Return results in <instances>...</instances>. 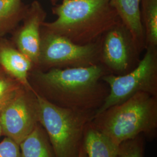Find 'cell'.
I'll list each match as a JSON object with an SVG mask.
<instances>
[{
	"instance_id": "obj_10",
	"label": "cell",
	"mask_w": 157,
	"mask_h": 157,
	"mask_svg": "<svg viewBox=\"0 0 157 157\" xmlns=\"http://www.w3.org/2000/svg\"><path fill=\"white\" fill-rule=\"evenodd\" d=\"M0 66L24 87L33 89L29 82L33 63L17 48L6 43H0Z\"/></svg>"
},
{
	"instance_id": "obj_19",
	"label": "cell",
	"mask_w": 157,
	"mask_h": 157,
	"mask_svg": "<svg viewBox=\"0 0 157 157\" xmlns=\"http://www.w3.org/2000/svg\"><path fill=\"white\" fill-rule=\"evenodd\" d=\"M78 157H87V155L86 152L84 150V147H83V145L82 146L80 149Z\"/></svg>"
},
{
	"instance_id": "obj_2",
	"label": "cell",
	"mask_w": 157,
	"mask_h": 157,
	"mask_svg": "<svg viewBox=\"0 0 157 157\" xmlns=\"http://www.w3.org/2000/svg\"><path fill=\"white\" fill-rule=\"evenodd\" d=\"M52 10L56 19L42 28L80 45L97 41L121 21L111 0H62Z\"/></svg>"
},
{
	"instance_id": "obj_5",
	"label": "cell",
	"mask_w": 157,
	"mask_h": 157,
	"mask_svg": "<svg viewBox=\"0 0 157 157\" xmlns=\"http://www.w3.org/2000/svg\"><path fill=\"white\" fill-rule=\"evenodd\" d=\"M102 80L108 86L109 91L95 115L137 93L144 92L157 97V48L146 47L137 65L128 73L122 75L106 74Z\"/></svg>"
},
{
	"instance_id": "obj_15",
	"label": "cell",
	"mask_w": 157,
	"mask_h": 157,
	"mask_svg": "<svg viewBox=\"0 0 157 157\" xmlns=\"http://www.w3.org/2000/svg\"><path fill=\"white\" fill-rule=\"evenodd\" d=\"M140 15L146 48H157V0H141Z\"/></svg>"
},
{
	"instance_id": "obj_18",
	"label": "cell",
	"mask_w": 157,
	"mask_h": 157,
	"mask_svg": "<svg viewBox=\"0 0 157 157\" xmlns=\"http://www.w3.org/2000/svg\"><path fill=\"white\" fill-rule=\"evenodd\" d=\"M0 157H21L19 144L6 137L0 142Z\"/></svg>"
},
{
	"instance_id": "obj_12",
	"label": "cell",
	"mask_w": 157,
	"mask_h": 157,
	"mask_svg": "<svg viewBox=\"0 0 157 157\" xmlns=\"http://www.w3.org/2000/svg\"><path fill=\"white\" fill-rule=\"evenodd\" d=\"M83 146L87 157H118L119 147L91 123L84 133Z\"/></svg>"
},
{
	"instance_id": "obj_4",
	"label": "cell",
	"mask_w": 157,
	"mask_h": 157,
	"mask_svg": "<svg viewBox=\"0 0 157 157\" xmlns=\"http://www.w3.org/2000/svg\"><path fill=\"white\" fill-rule=\"evenodd\" d=\"M36 94L39 123L45 130L55 157H78L86 129L95 114L57 106Z\"/></svg>"
},
{
	"instance_id": "obj_1",
	"label": "cell",
	"mask_w": 157,
	"mask_h": 157,
	"mask_svg": "<svg viewBox=\"0 0 157 157\" xmlns=\"http://www.w3.org/2000/svg\"><path fill=\"white\" fill-rule=\"evenodd\" d=\"M29 74L34 91L59 107L95 114L109 93L102 78L107 71L101 64L87 67L33 69Z\"/></svg>"
},
{
	"instance_id": "obj_3",
	"label": "cell",
	"mask_w": 157,
	"mask_h": 157,
	"mask_svg": "<svg viewBox=\"0 0 157 157\" xmlns=\"http://www.w3.org/2000/svg\"><path fill=\"white\" fill-rule=\"evenodd\" d=\"M91 123L118 146L141 133L154 135L157 129V97L137 93L96 115Z\"/></svg>"
},
{
	"instance_id": "obj_17",
	"label": "cell",
	"mask_w": 157,
	"mask_h": 157,
	"mask_svg": "<svg viewBox=\"0 0 157 157\" xmlns=\"http://www.w3.org/2000/svg\"><path fill=\"white\" fill-rule=\"evenodd\" d=\"M143 142L139 136L120 145L118 157H143Z\"/></svg>"
},
{
	"instance_id": "obj_13",
	"label": "cell",
	"mask_w": 157,
	"mask_h": 157,
	"mask_svg": "<svg viewBox=\"0 0 157 157\" xmlns=\"http://www.w3.org/2000/svg\"><path fill=\"white\" fill-rule=\"evenodd\" d=\"M19 147L21 157H55L48 136L39 123Z\"/></svg>"
},
{
	"instance_id": "obj_11",
	"label": "cell",
	"mask_w": 157,
	"mask_h": 157,
	"mask_svg": "<svg viewBox=\"0 0 157 157\" xmlns=\"http://www.w3.org/2000/svg\"><path fill=\"white\" fill-rule=\"evenodd\" d=\"M111 3L139 49L142 52L145 50V36L141 21V0H111Z\"/></svg>"
},
{
	"instance_id": "obj_6",
	"label": "cell",
	"mask_w": 157,
	"mask_h": 157,
	"mask_svg": "<svg viewBox=\"0 0 157 157\" xmlns=\"http://www.w3.org/2000/svg\"><path fill=\"white\" fill-rule=\"evenodd\" d=\"M100 39L80 45L41 28L39 56L34 69L45 71L53 68L87 67L99 64Z\"/></svg>"
},
{
	"instance_id": "obj_22",
	"label": "cell",
	"mask_w": 157,
	"mask_h": 157,
	"mask_svg": "<svg viewBox=\"0 0 157 157\" xmlns=\"http://www.w3.org/2000/svg\"><path fill=\"white\" fill-rule=\"evenodd\" d=\"M0 67H1V66H0Z\"/></svg>"
},
{
	"instance_id": "obj_7",
	"label": "cell",
	"mask_w": 157,
	"mask_h": 157,
	"mask_svg": "<svg viewBox=\"0 0 157 157\" xmlns=\"http://www.w3.org/2000/svg\"><path fill=\"white\" fill-rule=\"evenodd\" d=\"M141 52L129 30L120 21L101 37L99 63L108 74L122 75L137 65Z\"/></svg>"
},
{
	"instance_id": "obj_9",
	"label": "cell",
	"mask_w": 157,
	"mask_h": 157,
	"mask_svg": "<svg viewBox=\"0 0 157 157\" xmlns=\"http://www.w3.org/2000/svg\"><path fill=\"white\" fill-rule=\"evenodd\" d=\"M47 13L38 1H34L27 8L22 26L17 32L15 44L21 51L33 63L36 68L39 56L41 33Z\"/></svg>"
},
{
	"instance_id": "obj_14",
	"label": "cell",
	"mask_w": 157,
	"mask_h": 157,
	"mask_svg": "<svg viewBox=\"0 0 157 157\" xmlns=\"http://www.w3.org/2000/svg\"><path fill=\"white\" fill-rule=\"evenodd\" d=\"M27 8L22 0H0V37L10 32L22 21Z\"/></svg>"
},
{
	"instance_id": "obj_21",
	"label": "cell",
	"mask_w": 157,
	"mask_h": 157,
	"mask_svg": "<svg viewBox=\"0 0 157 157\" xmlns=\"http://www.w3.org/2000/svg\"><path fill=\"white\" fill-rule=\"evenodd\" d=\"M1 136H2V130H1V126H0V137H1Z\"/></svg>"
},
{
	"instance_id": "obj_20",
	"label": "cell",
	"mask_w": 157,
	"mask_h": 157,
	"mask_svg": "<svg viewBox=\"0 0 157 157\" xmlns=\"http://www.w3.org/2000/svg\"><path fill=\"white\" fill-rule=\"evenodd\" d=\"M50 1L52 4H56V2H57L58 1H59V0H50Z\"/></svg>"
},
{
	"instance_id": "obj_8",
	"label": "cell",
	"mask_w": 157,
	"mask_h": 157,
	"mask_svg": "<svg viewBox=\"0 0 157 157\" xmlns=\"http://www.w3.org/2000/svg\"><path fill=\"white\" fill-rule=\"evenodd\" d=\"M38 124L36 91L23 87L0 114L2 134L19 144Z\"/></svg>"
},
{
	"instance_id": "obj_16",
	"label": "cell",
	"mask_w": 157,
	"mask_h": 157,
	"mask_svg": "<svg viewBox=\"0 0 157 157\" xmlns=\"http://www.w3.org/2000/svg\"><path fill=\"white\" fill-rule=\"evenodd\" d=\"M23 87L17 80L0 67V114Z\"/></svg>"
}]
</instances>
